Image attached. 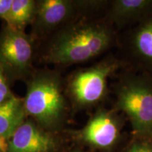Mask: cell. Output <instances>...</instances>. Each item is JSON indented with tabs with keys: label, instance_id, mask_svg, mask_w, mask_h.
Wrapping results in <instances>:
<instances>
[{
	"label": "cell",
	"instance_id": "8992f818",
	"mask_svg": "<svg viewBox=\"0 0 152 152\" xmlns=\"http://www.w3.org/2000/svg\"><path fill=\"white\" fill-rule=\"evenodd\" d=\"M83 133L88 143L96 147L109 148L118 137L117 120L111 112L101 111L89 121Z\"/></svg>",
	"mask_w": 152,
	"mask_h": 152
},
{
	"label": "cell",
	"instance_id": "52a82bcc",
	"mask_svg": "<svg viewBox=\"0 0 152 152\" xmlns=\"http://www.w3.org/2000/svg\"><path fill=\"white\" fill-rule=\"evenodd\" d=\"M53 140L31 123L18 127L11 136L9 152H47L54 147Z\"/></svg>",
	"mask_w": 152,
	"mask_h": 152
},
{
	"label": "cell",
	"instance_id": "277c9868",
	"mask_svg": "<svg viewBox=\"0 0 152 152\" xmlns=\"http://www.w3.org/2000/svg\"><path fill=\"white\" fill-rule=\"evenodd\" d=\"M118 66L115 61L108 60L76 74L70 86L76 102L85 106L102 99L106 92L108 78Z\"/></svg>",
	"mask_w": 152,
	"mask_h": 152
},
{
	"label": "cell",
	"instance_id": "7c38bea8",
	"mask_svg": "<svg viewBox=\"0 0 152 152\" xmlns=\"http://www.w3.org/2000/svg\"><path fill=\"white\" fill-rule=\"evenodd\" d=\"M36 6L32 0H13L11 12L7 23L8 27L21 30L35 14Z\"/></svg>",
	"mask_w": 152,
	"mask_h": 152
},
{
	"label": "cell",
	"instance_id": "4fadbf2b",
	"mask_svg": "<svg viewBox=\"0 0 152 152\" xmlns=\"http://www.w3.org/2000/svg\"><path fill=\"white\" fill-rule=\"evenodd\" d=\"M12 95L9 92V86L4 75L2 68L0 64V104L8 99Z\"/></svg>",
	"mask_w": 152,
	"mask_h": 152
},
{
	"label": "cell",
	"instance_id": "3957f363",
	"mask_svg": "<svg viewBox=\"0 0 152 152\" xmlns=\"http://www.w3.org/2000/svg\"><path fill=\"white\" fill-rule=\"evenodd\" d=\"M26 112L46 125L61 118L66 109L58 81L50 76H42L32 82L24 100Z\"/></svg>",
	"mask_w": 152,
	"mask_h": 152
},
{
	"label": "cell",
	"instance_id": "ba28073f",
	"mask_svg": "<svg viewBox=\"0 0 152 152\" xmlns=\"http://www.w3.org/2000/svg\"><path fill=\"white\" fill-rule=\"evenodd\" d=\"M152 14V0H115L111 4L109 17L118 27Z\"/></svg>",
	"mask_w": 152,
	"mask_h": 152
},
{
	"label": "cell",
	"instance_id": "9c48e42d",
	"mask_svg": "<svg viewBox=\"0 0 152 152\" xmlns=\"http://www.w3.org/2000/svg\"><path fill=\"white\" fill-rule=\"evenodd\" d=\"M73 10V4L66 0H44L36 7L38 23L52 28L67 20Z\"/></svg>",
	"mask_w": 152,
	"mask_h": 152
},
{
	"label": "cell",
	"instance_id": "6da1fadb",
	"mask_svg": "<svg viewBox=\"0 0 152 152\" xmlns=\"http://www.w3.org/2000/svg\"><path fill=\"white\" fill-rule=\"evenodd\" d=\"M112 42L107 26L90 23L76 26L61 34L47 54L49 61L69 64L87 61L104 52Z\"/></svg>",
	"mask_w": 152,
	"mask_h": 152
},
{
	"label": "cell",
	"instance_id": "9a60e30c",
	"mask_svg": "<svg viewBox=\"0 0 152 152\" xmlns=\"http://www.w3.org/2000/svg\"><path fill=\"white\" fill-rule=\"evenodd\" d=\"M127 152H152V147L144 142H134Z\"/></svg>",
	"mask_w": 152,
	"mask_h": 152
},
{
	"label": "cell",
	"instance_id": "5b68a950",
	"mask_svg": "<svg viewBox=\"0 0 152 152\" xmlns=\"http://www.w3.org/2000/svg\"><path fill=\"white\" fill-rule=\"evenodd\" d=\"M32 46L21 30L8 27L0 36V64L13 71H21L29 66Z\"/></svg>",
	"mask_w": 152,
	"mask_h": 152
},
{
	"label": "cell",
	"instance_id": "30bf717a",
	"mask_svg": "<svg viewBox=\"0 0 152 152\" xmlns=\"http://www.w3.org/2000/svg\"><path fill=\"white\" fill-rule=\"evenodd\" d=\"M26 113L24 101L13 95L0 104V137H11L23 124Z\"/></svg>",
	"mask_w": 152,
	"mask_h": 152
},
{
	"label": "cell",
	"instance_id": "8fae6325",
	"mask_svg": "<svg viewBox=\"0 0 152 152\" xmlns=\"http://www.w3.org/2000/svg\"><path fill=\"white\" fill-rule=\"evenodd\" d=\"M132 48L142 62L152 66V16L137 28L132 37Z\"/></svg>",
	"mask_w": 152,
	"mask_h": 152
},
{
	"label": "cell",
	"instance_id": "5bb4252c",
	"mask_svg": "<svg viewBox=\"0 0 152 152\" xmlns=\"http://www.w3.org/2000/svg\"><path fill=\"white\" fill-rule=\"evenodd\" d=\"M13 0H0V18L8 20L10 14Z\"/></svg>",
	"mask_w": 152,
	"mask_h": 152
},
{
	"label": "cell",
	"instance_id": "2e32d148",
	"mask_svg": "<svg viewBox=\"0 0 152 152\" xmlns=\"http://www.w3.org/2000/svg\"><path fill=\"white\" fill-rule=\"evenodd\" d=\"M9 149V145L7 142V139L0 137V152H6Z\"/></svg>",
	"mask_w": 152,
	"mask_h": 152
},
{
	"label": "cell",
	"instance_id": "7a4b0ae2",
	"mask_svg": "<svg viewBox=\"0 0 152 152\" xmlns=\"http://www.w3.org/2000/svg\"><path fill=\"white\" fill-rule=\"evenodd\" d=\"M116 95L118 109L126 114L134 131L152 132V81L130 76L120 83Z\"/></svg>",
	"mask_w": 152,
	"mask_h": 152
}]
</instances>
